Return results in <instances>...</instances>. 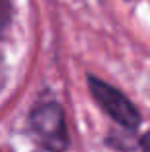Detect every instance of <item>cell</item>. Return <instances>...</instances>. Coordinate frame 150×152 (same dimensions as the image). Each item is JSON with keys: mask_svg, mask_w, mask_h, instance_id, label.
I'll list each match as a JSON object with an SVG mask.
<instances>
[{"mask_svg": "<svg viewBox=\"0 0 150 152\" xmlns=\"http://www.w3.org/2000/svg\"><path fill=\"white\" fill-rule=\"evenodd\" d=\"M10 18H12V8H10V2L8 0H0V37L4 35L8 23H10Z\"/></svg>", "mask_w": 150, "mask_h": 152, "instance_id": "3957f363", "label": "cell"}, {"mask_svg": "<svg viewBox=\"0 0 150 152\" xmlns=\"http://www.w3.org/2000/svg\"><path fill=\"white\" fill-rule=\"evenodd\" d=\"M89 87L92 96L96 98V102L116 119L119 125L127 127V129H137L141 123V115L135 110L129 98L125 94H121L117 89H114L112 85L100 81L96 77H89Z\"/></svg>", "mask_w": 150, "mask_h": 152, "instance_id": "7a4b0ae2", "label": "cell"}, {"mask_svg": "<svg viewBox=\"0 0 150 152\" xmlns=\"http://www.w3.org/2000/svg\"><path fill=\"white\" fill-rule=\"evenodd\" d=\"M141 146H143L144 152H150V131L146 135H143V139H141Z\"/></svg>", "mask_w": 150, "mask_h": 152, "instance_id": "277c9868", "label": "cell"}, {"mask_svg": "<svg viewBox=\"0 0 150 152\" xmlns=\"http://www.w3.org/2000/svg\"><path fill=\"white\" fill-rule=\"evenodd\" d=\"M31 127H33L41 145L50 152H62L68 146V129L60 106L54 102L39 104L31 112Z\"/></svg>", "mask_w": 150, "mask_h": 152, "instance_id": "6da1fadb", "label": "cell"}]
</instances>
